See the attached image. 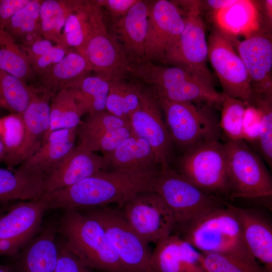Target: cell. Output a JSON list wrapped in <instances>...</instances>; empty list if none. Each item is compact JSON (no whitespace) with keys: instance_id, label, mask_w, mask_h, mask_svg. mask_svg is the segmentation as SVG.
<instances>
[{"instance_id":"1","label":"cell","mask_w":272,"mask_h":272,"mask_svg":"<svg viewBox=\"0 0 272 272\" xmlns=\"http://www.w3.org/2000/svg\"><path fill=\"white\" fill-rule=\"evenodd\" d=\"M160 167L148 170H101L66 187L44 193L47 209H82L116 203L132 196L154 191Z\"/></svg>"},{"instance_id":"2","label":"cell","mask_w":272,"mask_h":272,"mask_svg":"<svg viewBox=\"0 0 272 272\" xmlns=\"http://www.w3.org/2000/svg\"><path fill=\"white\" fill-rule=\"evenodd\" d=\"M126 71L148 86L157 99L221 107L225 98L213 84L180 67L144 59L130 61Z\"/></svg>"},{"instance_id":"3","label":"cell","mask_w":272,"mask_h":272,"mask_svg":"<svg viewBox=\"0 0 272 272\" xmlns=\"http://www.w3.org/2000/svg\"><path fill=\"white\" fill-rule=\"evenodd\" d=\"M177 230L178 234H175L200 253L227 254L258 262L248 251L234 207L229 203Z\"/></svg>"},{"instance_id":"4","label":"cell","mask_w":272,"mask_h":272,"mask_svg":"<svg viewBox=\"0 0 272 272\" xmlns=\"http://www.w3.org/2000/svg\"><path fill=\"white\" fill-rule=\"evenodd\" d=\"M57 229L69 248L92 269L129 272L113 249L101 224L81 210H64Z\"/></svg>"},{"instance_id":"5","label":"cell","mask_w":272,"mask_h":272,"mask_svg":"<svg viewBox=\"0 0 272 272\" xmlns=\"http://www.w3.org/2000/svg\"><path fill=\"white\" fill-rule=\"evenodd\" d=\"M154 191L171 212L176 223L174 230L193 223L228 203L198 188L169 166L160 167Z\"/></svg>"},{"instance_id":"6","label":"cell","mask_w":272,"mask_h":272,"mask_svg":"<svg viewBox=\"0 0 272 272\" xmlns=\"http://www.w3.org/2000/svg\"><path fill=\"white\" fill-rule=\"evenodd\" d=\"M183 16L184 26L167 49L164 63L181 67L213 84L214 78L208 65V45L206 25L198 1H174Z\"/></svg>"},{"instance_id":"7","label":"cell","mask_w":272,"mask_h":272,"mask_svg":"<svg viewBox=\"0 0 272 272\" xmlns=\"http://www.w3.org/2000/svg\"><path fill=\"white\" fill-rule=\"evenodd\" d=\"M157 100L164 113L172 142L184 151L204 142L218 140L220 127L214 107L203 103Z\"/></svg>"},{"instance_id":"8","label":"cell","mask_w":272,"mask_h":272,"mask_svg":"<svg viewBox=\"0 0 272 272\" xmlns=\"http://www.w3.org/2000/svg\"><path fill=\"white\" fill-rule=\"evenodd\" d=\"M178 167L177 171L198 188L229 199L226 149L219 140L204 142L185 150Z\"/></svg>"},{"instance_id":"9","label":"cell","mask_w":272,"mask_h":272,"mask_svg":"<svg viewBox=\"0 0 272 272\" xmlns=\"http://www.w3.org/2000/svg\"><path fill=\"white\" fill-rule=\"evenodd\" d=\"M96 220L113 249L129 272H153L152 251L129 225L120 210L107 206L78 209Z\"/></svg>"},{"instance_id":"10","label":"cell","mask_w":272,"mask_h":272,"mask_svg":"<svg viewBox=\"0 0 272 272\" xmlns=\"http://www.w3.org/2000/svg\"><path fill=\"white\" fill-rule=\"evenodd\" d=\"M229 199L271 196L272 179L261 157L243 140L225 143Z\"/></svg>"},{"instance_id":"11","label":"cell","mask_w":272,"mask_h":272,"mask_svg":"<svg viewBox=\"0 0 272 272\" xmlns=\"http://www.w3.org/2000/svg\"><path fill=\"white\" fill-rule=\"evenodd\" d=\"M234 39L215 29L208 41V58L221 83L223 93L250 104L255 94L236 49Z\"/></svg>"},{"instance_id":"12","label":"cell","mask_w":272,"mask_h":272,"mask_svg":"<svg viewBox=\"0 0 272 272\" xmlns=\"http://www.w3.org/2000/svg\"><path fill=\"white\" fill-rule=\"evenodd\" d=\"M118 208L131 228L148 244H156L173 234L175 228L171 212L154 191L138 193Z\"/></svg>"},{"instance_id":"13","label":"cell","mask_w":272,"mask_h":272,"mask_svg":"<svg viewBox=\"0 0 272 272\" xmlns=\"http://www.w3.org/2000/svg\"><path fill=\"white\" fill-rule=\"evenodd\" d=\"M97 4L88 37L76 51L85 58L91 72L111 80L127 73L129 60L107 30L102 10Z\"/></svg>"},{"instance_id":"14","label":"cell","mask_w":272,"mask_h":272,"mask_svg":"<svg viewBox=\"0 0 272 272\" xmlns=\"http://www.w3.org/2000/svg\"><path fill=\"white\" fill-rule=\"evenodd\" d=\"M47 211L46 203L40 197L23 201L8 213L0 216V256L14 255L39 232Z\"/></svg>"},{"instance_id":"15","label":"cell","mask_w":272,"mask_h":272,"mask_svg":"<svg viewBox=\"0 0 272 272\" xmlns=\"http://www.w3.org/2000/svg\"><path fill=\"white\" fill-rule=\"evenodd\" d=\"M132 133L147 141L161 167L169 166L172 141L160 105L149 88H143L138 108L128 117Z\"/></svg>"},{"instance_id":"16","label":"cell","mask_w":272,"mask_h":272,"mask_svg":"<svg viewBox=\"0 0 272 272\" xmlns=\"http://www.w3.org/2000/svg\"><path fill=\"white\" fill-rule=\"evenodd\" d=\"M184 26L182 13L173 1H151L145 59L164 63L167 49L182 32Z\"/></svg>"},{"instance_id":"17","label":"cell","mask_w":272,"mask_h":272,"mask_svg":"<svg viewBox=\"0 0 272 272\" xmlns=\"http://www.w3.org/2000/svg\"><path fill=\"white\" fill-rule=\"evenodd\" d=\"M255 94L271 96L272 41L269 34L257 32L242 41L234 39Z\"/></svg>"},{"instance_id":"18","label":"cell","mask_w":272,"mask_h":272,"mask_svg":"<svg viewBox=\"0 0 272 272\" xmlns=\"http://www.w3.org/2000/svg\"><path fill=\"white\" fill-rule=\"evenodd\" d=\"M31 99L22 113L25 136L18 165L32 156L40 148L49 126L50 105L55 93L40 85H31Z\"/></svg>"},{"instance_id":"19","label":"cell","mask_w":272,"mask_h":272,"mask_svg":"<svg viewBox=\"0 0 272 272\" xmlns=\"http://www.w3.org/2000/svg\"><path fill=\"white\" fill-rule=\"evenodd\" d=\"M106 168L103 156L78 145L45 176L44 193L71 186Z\"/></svg>"},{"instance_id":"20","label":"cell","mask_w":272,"mask_h":272,"mask_svg":"<svg viewBox=\"0 0 272 272\" xmlns=\"http://www.w3.org/2000/svg\"><path fill=\"white\" fill-rule=\"evenodd\" d=\"M150 3L138 0L124 16L113 21L111 35L129 61L145 59Z\"/></svg>"},{"instance_id":"21","label":"cell","mask_w":272,"mask_h":272,"mask_svg":"<svg viewBox=\"0 0 272 272\" xmlns=\"http://www.w3.org/2000/svg\"><path fill=\"white\" fill-rule=\"evenodd\" d=\"M151 266L153 272H206L201 253L175 234L156 243L152 251Z\"/></svg>"},{"instance_id":"22","label":"cell","mask_w":272,"mask_h":272,"mask_svg":"<svg viewBox=\"0 0 272 272\" xmlns=\"http://www.w3.org/2000/svg\"><path fill=\"white\" fill-rule=\"evenodd\" d=\"M234 207L248 251L267 272H272V225L269 218L258 209Z\"/></svg>"},{"instance_id":"23","label":"cell","mask_w":272,"mask_h":272,"mask_svg":"<svg viewBox=\"0 0 272 272\" xmlns=\"http://www.w3.org/2000/svg\"><path fill=\"white\" fill-rule=\"evenodd\" d=\"M77 128L53 131L38 150L19 166L21 172L45 177L75 148Z\"/></svg>"},{"instance_id":"24","label":"cell","mask_w":272,"mask_h":272,"mask_svg":"<svg viewBox=\"0 0 272 272\" xmlns=\"http://www.w3.org/2000/svg\"><path fill=\"white\" fill-rule=\"evenodd\" d=\"M57 231L54 225L45 227L13 255L16 272H54L58 256Z\"/></svg>"},{"instance_id":"25","label":"cell","mask_w":272,"mask_h":272,"mask_svg":"<svg viewBox=\"0 0 272 272\" xmlns=\"http://www.w3.org/2000/svg\"><path fill=\"white\" fill-rule=\"evenodd\" d=\"M213 19L216 29L232 38L246 37L260 29L259 10L253 1L235 0L226 7L213 11Z\"/></svg>"},{"instance_id":"26","label":"cell","mask_w":272,"mask_h":272,"mask_svg":"<svg viewBox=\"0 0 272 272\" xmlns=\"http://www.w3.org/2000/svg\"><path fill=\"white\" fill-rule=\"evenodd\" d=\"M103 156L106 168L110 167L112 170H148L160 167L148 143L133 134L113 151Z\"/></svg>"},{"instance_id":"27","label":"cell","mask_w":272,"mask_h":272,"mask_svg":"<svg viewBox=\"0 0 272 272\" xmlns=\"http://www.w3.org/2000/svg\"><path fill=\"white\" fill-rule=\"evenodd\" d=\"M90 72L85 58L72 50L60 61L38 75L39 84L55 94L61 90L70 89Z\"/></svg>"},{"instance_id":"28","label":"cell","mask_w":272,"mask_h":272,"mask_svg":"<svg viewBox=\"0 0 272 272\" xmlns=\"http://www.w3.org/2000/svg\"><path fill=\"white\" fill-rule=\"evenodd\" d=\"M45 177L0 168V202L30 200L44 193Z\"/></svg>"},{"instance_id":"29","label":"cell","mask_w":272,"mask_h":272,"mask_svg":"<svg viewBox=\"0 0 272 272\" xmlns=\"http://www.w3.org/2000/svg\"><path fill=\"white\" fill-rule=\"evenodd\" d=\"M95 1L74 0L62 31V46L78 51L85 44L90 32Z\"/></svg>"},{"instance_id":"30","label":"cell","mask_w":272,"mask_h":272,"mask_svg":"<svg viewBox=\"0 0 272 272\" xmlns=\"http://www.w3.org/2000/svg\"><path fill=\"white\" fill-rule=\"evenodd\" d=\"M110 81L99 75H89L67 89L84 114L105 110Z\"/></svg>"},{"instance_id":"31","label":"cell","mask_w":272,"mask_h":272,"mask_svg":"<svg viewBox=\"0 0 272 272\" xmlns=\"http://www.w3.org/2000/svg\"><path fill=\"white\" fill-rule=\"evenodd\" d=\"M142 89L139 84L126 81L124 76L110 80L105 110L128 121L140 105Z\"/></svg>"},{"instance_id":"32","label":"cell","mask_w":272,"mask_h":272,"mask_svg":"<svg viewBox=\"0 0 272 272\" xmlns=\"http://www.w3.org/2000/svg\"><path fill=\"white\" fill-rule=\"evenodd\" d=\"M74 0L42 1L39 12L42 37L54 45L62 46V31Z\"/></svg>"},{"instance_id":"33","label":"cell","mask_w":272,"mask_h":272,"mask_svg":"<svg viewBox=\"0 0 272 272\" xmlns=\"http://www.w3.org/2000/svg\"><path fill=\"white\" fill-rule=\"evenodd\" d=\"M0 70L26 82L35 76L20 44L4 29H0Z\"/></svg>"},{"instance_id":"34","label":"cell","mask_w":272,"mask_h":272,"mask_svg":"<svg viewBox=\"0 0 272 272\" xmlns=\"http://www.w3.org/2000/svg\"><path fill=\"white\" fill-rule=\"evenodd\" d=\"M83 115L69 90L58 91L50 102L49 126L45 137L57 129L77 128Z\"/></svg>"},{"instance_id":"35","label":"cell","mask_w":272,"mask_h":272,"mask_svg":"<svg viewBox=\"0 0 272 272\" xmlns=\"http://www.w3.org/2000/svg\"><path fill=\"white\" fill-rule=\"evenodd\" d=\"M24 136L22 114L10 113L0 119V139L5 149L3 161L9 170L18 165Z\"/></svg>"},{"instance_id":"36","label":"cell","mask_w":272,"mask_h":272,"mask_svg":"<svg viewBox=\"0 0 272 272\" xmlns=\"http://www.w3.org/2000/svg\"><path fill=\"white\" fill-rule=\"evenodd\" d=\"M31 99V87L24 81L0 70V107L22 114Z\"/></svg>"},{"instance_id":"37","label":"cell","mask_w":272,"mask_h":272,"mask_svg":"<svg viewBox=\"0 0 272 272\" xmlns=\"http://www.w3.org/2000/svg\"><path fill=\"white\" fill-rule=\"evenodd\" d=\"M42 1L30 0L10 19L5 26L4 30L17 42L26 34L35 32H41L39 12Z\"/></svg>"},{"instance_id":"38","label":"cell","mask_w":272,"mask_h":272,"mask_svg":"<svg viewBox=\"0 0 272 272\" xmlns=\"http://www.w3.org/2000/svg\"><path fill=\"white\" fill-rule=\"evenodd\" d=\"M221 105L220 129L228 140H242V124L247 103L225 95Z\"/></svg>"},{"instance_id":"39","label":"cell","mask_w":272,"mask_h":272,"mask_svg":"<svg viewBox=\"0 0 272 272\" xmlns=\"http://www.w3.org/2000/svg\"><path fill=\"white\" fill-rule=\"evenodd\" d=\"M201 262L206 272H267L258 262L219 253H202Z\"/></svg>"},{"instance_id":"40","label":"cell","mask_w":272,"mask_h":272,"mask_svg":"<svg viewBox=\"0 0 272 272\" xmlns=\"http://www.w3.org/2000/svg\"><path fill=\"white\" fill-rule=\"evenodd\" d=\"M129 125L99 133H79L78 145L93 152L99 151L105 155L113 151L124 140L132 134Z\"/></svg>"},{"instance_id":"41","label":"cell","mask_w":272,"mask_h":272,"mask_svg":"<svg viewBox=\"0 0 272 272\" xmlns=\"http://www.w3.org/2000/svg\"><path fill=\"white\" fill-rule=\"evenodd\" d=\"M253 104L260 116V127L257 144L258 150L267 165H272V104L271 96L255 95Z\"/></svg>"},{"instance_id":"42","label":"cell","mask_w":272,"mask_h":272,"mask_svg":"<svg viewBox=\"0 0 272 272\" xmlns=\"http://www.w3.org/2000/svg\"><path fill=\"white\" fill-rule=\"evenodd\" d=\"M129 125L128 121L117 117L106 110L88 114L77 127L79 133H99Z\"/></svg>"},{"instance_id":"43","label":"cell","mask_w":272,"mask_h":272,"mask_svg":"<svg viewBox=\"0 0 272 272\" xmlns=\"http://www.w3.org/2000/svg\"><path fill=\"white\" fill-rule=\"evenodd\" d=\"M58 256L54 272H94L69 248L63 240L58 242Z\"/></svg>"},{"instance_id":"44","label":"cell","mask_w":272,"mask_h":272,"mask_svg":"<svg viewBox=\"0 0 272 272\" xmlns=\"http://www.w3.org/2000/svg\"><path fill=\"white\" fill-rule=\"evenodd\" d=\"M260 127V116L257 107L252 103L247 104L242 124V140L257 143Z\"/></svg>"},{"instance_id":"45","label":"cell","mask_w":272,"mask_h":272,"mask_svg":"<svg viewBox=\"0 0 272 272\" xmlns=\"http://www.w3.org/2000/svg\"><path fill=\"white\" fill-rule=\"evenodd\" d=\"M73 50L59 45H54L47 52L31 63L35 75H39L50 66L58 62L71 50Z\"/></svg>"},{"instance_id":"46","label":"cell","mask_w":272,"mask_h":272,"mask_svg":"<svg viewBox=\"0 0 272 272\" xmlns=\"http://www.w3.org/2000/svg\"><path fill=\"white\" fill-rule=\"evenodd\" d=\"M102 9L108 13L113 21L124 16L138 0H97Z\"/></svg>"},{"instance_id":"47","label":"cell","mask_w":272,"mask_h":272,"mask_svg":"<svg viewBox=\"0 0 272 272\" xmlns=\"http://www.w3.org/2000/svg\"><path fill=\"white\" fill-rule=\"evenodd\" d=\"M30 0H0V29H4L10 19Z\"/></svg>"},{"instance_id":"48","label":"cell","mask_w":272,"mask_h":272,"mask_svg":"<svg viewBox=\"0 0 272 272\" xmlns=\"http://www.w3.org/2000/svg\"><path fill=\"white\" fill-rule=\"evenodd\" d=\"M54 45L50 41L42 38L30 45L20 46L31 64L37 58L47 52Z\"/></svg>"},{"instance_id":"49","label":"cell","mask_w":272,"mask_h":272,"mask_svg":"<svg viewBox=\"0 0 272 272\" xmlns=\"http://www.w3.org/2000/svg\"><path fill=\"white\" fill-rule=\"evenodd\" d=\"M235 0H209L206 1L207 6L212 9L213 11L219 10L226 7L233 3Z\"/></svg>"},{"instance_id":"50","label":"cell","mask_w":272,"mask_h":272,"mask_svg":"<svg viewBox=\"0 0 272 272\" xmlns=\"http://www.w3.org/2000/svg\"><path fill=\"white\" fill-rule=\"evenodd\" d=\"M264 6L265 7V13L267 17L268 18L269 20L271 21L272 16V1L267 0L264 2Z\"/></svg>"},{"instance_id":"51","label":"cell","mask_w":272,"mask_h":272,"mask_svg":"<svg viewBox=\"0 0 272 272\" xmlns=\"http://www.w3.org/2000/svg\"><path fill=\"white\" fill-rule=\"evenodd\" d=\"M5 156V149L3 144L0 139V161L3 160Z\"/></svg>"},{"instance_id":"52","label":"cell","mask_w":272,"mask_h":272,"mask_svg":"<svg viewBox=\"0 0 272 272\" xmlns=\"http://www.w3.org/2000/svg\"><path fill=\"white\" fill-rule=\"evenodd\" d=\"M0 272H12V270L8 266L0 265Z\"/></svg>"},{"instance_id":"53","label":"cell","mask_w":272,"mask_h":272,"mask_svg":"<svg viewBox=\"0 0 272 272\" xmlns=\"http://www.w3.org/2000/svg\"><path fill=\"white\" fill-rule=\"evenodd\" d=\"M1 215H2V214H1V212H0V216H1Z\"/></svg>"}]
</instances>
